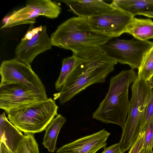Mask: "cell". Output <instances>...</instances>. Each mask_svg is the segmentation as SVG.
<instances>
[{
  "label": "cell",
  "mask_w": 153,
  "mask_h": 153,
  "mask_svg": "<svg viewBox=\"0 0 153 153\" xmlns=\"http://www.w3.org/2000/svg\"><path fill=\"white\" fill-rule=\"evenodd\" d=\"M67 5L69 11L82 17L88 19L110 12L115 8L103 0H62L58 1Z\"/></svg>",
  "instance_id": "obj_13"
},
{
  "label": "cell",
  "mask_w": 153,
  "mask_h": 153,
  "mask_svg": "<svg viewBox=\"0 0 153 153\" xmlns=\"http://www.w3.org/2000/svg\"><path fill=\"white\" fill-rule=\"evenodd\" d=\"M58 106L52 98L39 102L14 108L6 112L9 121L25 134L39 133L46 129L58 115Z\"/></svg>",
  "instance_id": "obj_5"
},
{
  "label": "cell",
  "mask_w": 153,
  "mask_h": 153,
  "mask_svg": "<svg viewBox=\"0 0 153 153\" xmlns=\"http://www.w3.org/2000/svg\"><path fill=\"white\" fill-rule=\"evenodd\" d=\"M144 133H141L135 143L130 148L128 153H139L143 148Z\"/></svg>",
  "instance_id": "obj_23"
},
{
  "label": "cell",
  "mask_w": 153,
  "mask_h": 153,
  "mask_svg": "<svg viewBox=\"0 0 153 153\" xmlns=\"http://www.w3.org/2000/svg\"><path fill=\"white\" fill-rule=\"evenodd\" d=\"M144 133L143 148L149 152L153 147V118L150 120Z\"/></svg>",
  "instance_id": "obj_22"
},
{
  "label": "cell",
  "mask_w": 153,
  "mask_h": 153,
  "mask_svg": "<svg viewBox=\"0 0 153 153\" xmlns=\"http://www.w3.org/2000/svg\"><path fill=\"white\" fill-rule=\"evenodd\" d=\"M110 134L103 129L62 146L57 150L56 153H95L101 148L105 147Z\"/></svg>",
  "instance_id": "obj_12"
},
{
  "label": "cell",
  "mask_w": 153,
  "mask_h": 153,
  "mask_svg": "<svg viewBox=\"0 0 153 153\" xmlns=\"http://www.w3.org/2000/svg\"><path fill=\"white\" fill-rule=\"evenodd\" d=\"M149 153H153V151L152 150L150 151Z\"/></svg>",
  "instance_id": "obj_29"
},
{
  "label": "cell",
  "mask_w": 153,
  "mask_h": 153,
  "mask_svg": "<svg viewBox=\"0 0 153 153\" xmlns=\"http://www.w3.org/2000/svg\"><path fill=\"white\" fill-rule=\"evenodd\" d=\"M48 98L47 96L35 92L22 83L0 84V108L6 112L39 102Z\"/></svg>",
  "instance_id": "obj_10"
},
{
  "label": "cell",
  "mask_w": 153,
  "mask_h": 153,
  "mask_svg": "<svg viewBox=\"0 0 153 153\" xmlns=\"http://www.w3.org/2000/svg\"><path fill=\"white\" fill-rule=\"evenodd\" d=\"M0 141L12 153H16L24 135L9 121L4 112L0 116Z\"/></svg>",
  "instance_id": "obj_14"
},
{
  "label": "cell",
  "mask_w": 153,
  "mask_h": 153,
  "mask_svg": "<svg viewBox=\"0 0 153 153\" xmlns=\"http://www.w3.org/2000/svg\"><path fill=\"white\" fill-rule=\"evenodd\" d=\"M149 152L146 149L143 148L139 153H149Z\"/></svg>",
  "instance_id": "obj_28"
},
{
  "label": "cell",
  "mask_w": 153,
  "mask_h": 153,
  "mask_svg": "<svg viewBox=\"0 0 153 153\" xmlns=\"http://www.w3.org/2000/svg\"><path fill=\"white\" fill-rule=\"evenodd\" d=\"M126 33L142 41L153 39V21L149 19L134 18L129 25Z\"/></svg>",
  "instance_id": "obj_16"
},
{
  "label": "cell",
  "mask_w": 153,
  "mask_h": 153,
  "mask_svg": "<svg viewBox=\"0 0 153 153\" xmlns=\"http://www.w3.org/2000/svg\"><path fill=\"white\" fill-rule=\"evenodd\" d=\"M111 4L133 17L142 13H153V0H115Z\"/></svg>",
  "instance_id": "obj_15"
},
{
  "label": "cell",
  "mask_w": 153,
  "mask_h": 153,
  "mask_svg": "<svg viewBox=\"0 0 153 153\" xmlns=\"http://www.w3.org/2000/svg\"><path fill=\"white\" fill-rule=\"evenodd\" d=\"M33 25H30L15 51V58L29 65L37 55L51 49L53 46L46 27L40 25L34 27Z\"/></svg>",
  "instance_id": "obj_8"
},
{
  "label": "cell",
  "mask_w": 153,
  "mask_h": 153,
  "mask_svg": "<svg viewBox=\"0 0 153 153\" xmlns=\"http://www.w3.org/2000/svg\"><path fill=\"white\" fill-rule=\"evenodd\" d=\"M137 77L132 69L123 70L111 77L105 96L94 112L92 117L102 123L122 128L126 120L129 105L128 89Z\"/></svg>",
  "instance_id": "obj_2"
},
{
  "label": "cell",
  "mask_w": 153,
  "mask_h": 153,
  "mask_svg": "<svg viewBox=\"0 0 153 153\" xmlns=\"http://www.w3.org/2000/svg\"><path fill=\"white\" fill-rule=\"evenodd\" d=\"M24 7L14 11L7 19L1 29L18 25H33L36 18L42 16L50 19L57 18L61 11L59 4L51 0H30L26 1Z\"/></svg>",
  "instance_id": "obj_7"
},
{
  "label": "cell",
  "mask_w": 153,
  "mask_h": 153,
  "mask_svg": "<svg viewBox=\"0 0 153 153\" xmlns=\"http://www.w3.org/2000/svg\"><path fill=\"white\" fill-rule=\"evenodd\" d=\"M0 153H12L8 149L5 145L2 142H1Z\"/></svg>",
  "instance_id": "obj_25"
},
{
  "label": "cell",
  "mask_w": 153,
  "mask_h": 153,
  "mask_svg": "<svg viewBox=\"0 0 153 153\" xmlns=\"http://www.w3.org/2000/svg\"><path fill=\"white\" fill-rule=\"evenodd\" d=\"M134 17L127 13L115 8L110 12L90 18L88 20L94 30L114 38L126 33Z\"/></svg>",
  "instance_id": "obj_11"
},
{
  "label": "cell",
  "mask_w": 153,
  "mask_h": 153,
  "mask_svg": "<svg viewBox=\"0 0 153 153\" xmlns=\"http://www.w3.org/2000/svg\"><path fill=\"white\" fill-rule=\"evenodd\" d=\"M72 52L76 56V62L59 93L61 105L88 86L104 82L117 64L99 47H84Z\"/></svg>",
  "instance_id": "obj_1"
},
{
  "label": "cell",
  "mask_w": 153,
  "mask_h": 153,
  "mask_svg": "<svg viewBox=\"0 0 153 153\" xmlns=\"http://www.w3.org/2000/svg\"><path fill=\"white\" fill-rule=\"evenodd\" d=\"M153 118V91L148 100L141 128V133L145 132L150 120Z\"/></svg>",
  "instance_id": "obj_21"
},
{
  "label": "cell",
  "mask_w": 153,
  "mask_h": 153,
  "mask_svg": "<svg viewBox=\"0 0 153 153\" xmlns=\"http://www.w3.org/2000/svg\"><path fill=\"white\" fill-rule=\"evenodd\" d=\"M76 60V56L73 54L72 56L65 58L62 60L60 74L55 84L56 90L61 91L67 79L73 71Z\"/></svg>",
  "instance_id": "obj_18"
},
{
  "label": "cell",
  "mask_w": 153,
  "mask_h": 153,
  "mask_svg": "<svg viewBox=\"0 0 153 153\" xmlns=\"http://www.w3.org/2000/svg\"><path fill=\"white\" fill-rule=\"evenodd\" d=\"M140 15H143L149 17L153 18V13H142Z\"/></svg>",
  "instance_id": "obj_27"
},
{
  "label": "cell",
  "mask_w": 153,
  "mask_h": 153,
  "mask_svg": "<svg viewBox=\"0 0 153 153\" xmlns=\"http://www.w3.org/2000/svg\"><path fill=\"white\" fill-rule=\"evenodd\" d=\"M147 82L150 88L152 89L153 88V74L147 81Z\"/></svg>",
  "instance_id": "obj_26"
},
{
  "label": "cell",
  "mask_w": 153,
  "mask_h": 153,
  "mask_svg": "<svg viewBox=\"0 0 153 153\" xmlns=\"http://www.w3.org/2000/svg\"><path fill=\"white\" fill-rule=\"evenodd\" d=\"M153 74V46L147 53L138 69L137 77L147 81Z\"/></svg>",
  "instance_id": "obj_19"
},
{
  "label": "cell",
  "mask_w": 153,
  "mask_h": 153,
  "mask_svg": "<svg viewBox=\"0 0 153 153\" xmlns=\"http://www.w3.org/2000/svg\"><path fill=\"white\" fill-rule=\"evenodd\" d=\"M131 90L128 114L119 143L122 153L130 149L141 134L146 105L152 91L147 81L138 77Z\"/></svg>",
  "instance_id": "obj_4"
},
{
  "label": "cell",
  "mask_w": 153,
  "mask_h": 153,
  "mask_svg": "<svg viewBox=\"0 0 153 153\" xmlns=\"http://www.w3.org/2000/svg\"><path fill=\"white\" fill-rule=\"evenodd\" d=\"M102 153H122L119 143H115L108 147H105Z\"/></svg>",
  "instance_id": "obj_24"
},
{
  "label": "cell",
  "mask_w": 153,
  "mask_h": 153,
  "mask_svg": "<svg viewBox=\"0 0 153 153\" xmlns=\"http://www.w3.org/2000/svg\"><path fill=\"white\" fill-rule=\"evenodd\" d=\"M50 37L53 46L72 51L84 47H100L112 38L94 30L88 19L79 16L62 22Z\"/></svg>",
  "instance_id": "obj_3"
},
{
  "label": "cell",
  "mask_w": 153,
  "mask_h": 153,
  "mask_svg": "<svg viewBox=\"0 0 153 153\" xmlns=\"http://www.w3.org/2000/svg\"><path fill=\"white\" fill-rule=\"evenodd\" d=\"M153 42L134 38L131 40L112 38L100 47L117 63L128 65L131 69H138Z\"/></svg>",
  "instance_id": "obj_6"
},
{
  "label": "cell",
  "mask_w": 153,
  "mask_h": 153,
  "mask_svg": "<svg viewBox=\"0 0 153 153\" xmlns=\"http://www.w3.org/2000/svg\"><path fill=\"white\" fill-rule=\"evenodd\" d=\"M66 121L65 117L60 114H58L46 129L42 144L49 152L53 153L56 150L59 134Z\"/></svg>",
  "instance_id": "obj_17"
},
{
  "label": "cell",
  "mask_w": 153,
  "mask_h": 153,
  "mask_svg": "<svg viewBox=\"0 0 153 153\" xmlns=\"http://www.w3.org/2000/svg\"><path fill=\"white\" fill-rule=\"evenodd\" d=\"M0 84L17 82L28 86L35 92L47 96L45 86L30 65L14 58L3 61L0 67Z\"/></svg>",
  "instance_id": "obj_9"
},
{
  "label": "cell",
  "mask_w": 153,
  "mask_h": 153,
  "mask_svg": "<svg viewBox=\"0 0 153 153\" xmlns=\"http://www.w3.org/2000/svg\"><path fill=\"white\" fill-rule=\"evenodd\" d=\"M16 153H39L38 144L33 134H25Z\"/></svg>",
  "instance_id": "obj_20"
},
{
  "label": "cell",
  "mask_w": 153,
  "mask_h": 153,
  "mask_svg": "<svg viewBox=\"0 0 153 153\" xmlns=\"http://www.w3.org/2000/svg\"><path fill=\"white\" fill-rule=\"evenodd\" d=\"M42 153H43V152H42Z\"/></svg>",
  "instance_id": "obj_30"
}]
</instances>
